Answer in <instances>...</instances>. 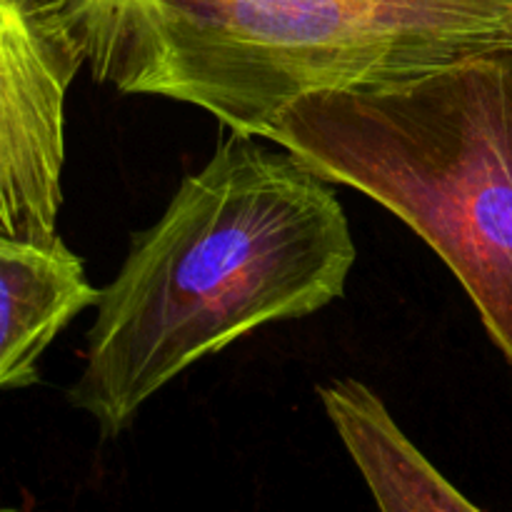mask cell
<instances>
[{
	"label": "cell",
	"instance_id": "1",
	"mask_svg": "<svg viewBox=\"0 0 512 512\" xmlns=\"http://www.w3.org/2000/svg\"><path fill=\"white\" fill-rule=\"evenodd\" d=\"M280 148V145H278ZM328 180L230 130L100 290L70 403L118 438L170 380L343 298L358 250Z\"/></svg>",
	"mask_w": 512,
	"mask_h": 512
},
{
	"label": "cell",
	"instance_id": "2",
	"mask_svg": "<svg viewBox=\"0 0 512 512\" xmlns=\"http://www.w3.org/2000/svg\"><path fill=\"white\" fill-rule=\"evenodd\" d=\"M95 83L263 138L293 100L512 48V0H60Z\"/></svg>",
	"mask_w": 512,
	"mask_h": 512
},
{
	"label": "cell",
	"instance_id": "3",
	"mask_svg": "<svg viewBox=\"0 0 512 512\" xmlns=\"http://www.w3.org/2000/svg\"><path fill=\"white\" fill-rule=\"evenodd\" d=\"M263 138L413 228L512 365V48L303 95Z\"/></svg>",
	"mask_w": 512,
	"mask_h": 512
},
{
	"label": "cell",
	"instance_id": "4",
	"mask_svg": "<svg viewBox=\"0 0 512 512\" xmlns=\"http://www.w3.org/2000/svg\"><path fill=\"white\" fill-rule=\"evenodd\" d=\"M83 65L60 0H0V235L58 238L65 95Z\"/></svg>",
	"mask_w": 512,
	"mask_h": 512
},
{
	"label": "cell",
	"instance_id": "5",
	"mask_svg": "<svg viewBox=\"0 0 512 512\" xmlns=\"http://www.w3.org/2000/svg\"><path fill=\"white\" fill-rule=\"evenodd\" d=\"M0 388L40 383V358L70 320L100 303L85 263L63 238L38 243L0 235Z\"/></svg>",
	"mask_w": 512,
	"mask_h": 512
},
{
	"label": "cell",
	"instance_id": "6",
	"mask_svg": "<svg viewBox=\"0 0 512 512\" xmlns=\"http://www.w3.org/2000/svg\"><path fill=\"white\" fill-rule=\"evenodd\" d=\"M323 408L385 512H478L405 438L383 400L355 378L318 388Z\"/></svg>",
	"mask_w": 512,
	"mask_h": 512
}]
</instances>
